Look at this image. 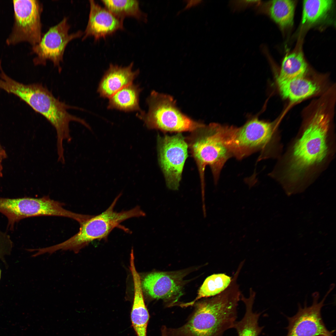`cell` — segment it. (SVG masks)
Returning a JSON list of instances; mask_svg holds the SVG:
<instances>
[{"instance_id":"obj_1","label":"cell","mask_w":336,"mask_h":336,"mask_svg":"<svg viewBox=\"0 0 336 336\" xmlns=\"http://www.w3.org/2000/svg\"><path fill=\"white\" fill-rule=\"evenodd\" d=\"M233 277L228 287L212 298L197 303L187 322L176 329H168V336H222L233 328L241 293Z\"/></svg>"},{"instance_id":"obj_2","label":"cell","mask_w":336,"mask_h":336,"mask_svg":"<svg viewBox=\"0 0 336 336\" xmlns=\"http://www.w3.org/2000/svg\"><path fill=\"white\" fill-rule=\"evenodd\" d=\"M0 88L17 96L36 112L43 115L54 127L57 133V152L64 151V141L70 142L69 124L76 121L88 128L89 125L84 120L70 114L67 110L75 108L55 98L46 87L40 83L25 84L7 75L0 80Z\"/></svg>"},{"instance_id":"obj_3","label":"cell","mask_w":336,"mask_h":336,"mask_svg":"<svg viewBox=\"0 0 336 336\" xmlns=\"http://www.w3.org/2000/svg\"><path fill=\"white\" fill-rule=\"evenodd\" d=\"M330 120L326 113L318 108L292 148L286 177L295 182L325 161L329 153Z\"/></svg>"},{"instance_id":"obj_4","label":"cell","mask_w":336,"mask_h":336,"mask_svg":"<svg viewBox=\"0 0 336 336\" xmlns=\"http://www.w3.org/2000/svg\"><path fill=\"white\" fill-rule=\"evenodd\" d=\"M229 126L215 123L204 124L185 138L198 170L202 199L205 198L206 166L210 167L216 184L225 163L233 156L228 138Z\"/></svg>"},{"instance_id":"obj_5","label":"cell","mask_w":336,"mask_h":336,"mask_svg":"<svg viewBox=\"0 0 336 336\" xmlns=\"http://www.w3.org/2000/svg\"><path fill=\"white\" fill-rule=\"evenodd\" d=\"M121 195V194H119L109 208L102 213L90 215L80 225L79 231L74 236L60 243L48 247L47 252L52 254L58 250H69L78 253L91 241L107 238L116 227L129 232V230L120 223L131 218L144 217L146 213L138 206L128 210L115 211L114 208Z\"/></svg>"},{"instance_id":"obj_6","label":"cell","mask_w":336,"mask_h":336,"mask_svg":"<svg viewBox=\"0 0 336 336\" xmlns=\"http://www.w3.org/2000/svg\"><path fill=\"white\" fill-rule=\"evenodd\" d=\"M147 113L142 111L137 116L149 129L164 132H191L204 124L183 113L171 96L153 91L147 98Z\"/></svg>"},{"instance_id":"obj_7","label":"cell","mask_w":336,"mask_h":336,"mask_svg":"<svg viewBox=\"0 0 336 336\" xmlns=\"http://www.w3.org/2000/svg\"><path fill=\"white\" fill-rule=\"evenodd\" d=\"M274 124L254 117L240 127L231 126L229 139L233 156L241 159L255 152L264 151L273 137Z\"/></svg>"},{"instance_id":"obj_8","label":"cell","mask_w":336,"mask_h":336,"mask_svg":"<svg viewBox=\"0 0 336 336\" xmlns=\"http://www.w3.org/2000/svg\"><path fill=\"white\" fill-rule=\"evenodd\" d=\"M158 161L167 187L179 189L182 173L188 157V146L181 133L157 137Z\"/></svg>"},{"instance_id":"obj_9","label":"cell","mask_w":336,"mask_h":336,"mask_svg":"<svg viewBox=\"0 0 336 336\" xmlns=\"http://www.w3.org/2000/svg\"><path fill=\"white\" fill-rule=\"evenodd\" d=\"M14 23L6 40L8 45L26 42L32 46L40 41L42 35L41 15L42 5L36 0L13 1Z\"/></svg>"},{"instance_id":"obj_10","label":"cell","mask_w":336,"mask_h":336,"mask_svg":"<svg viewBox=\"0 0 336 336\" xmlns=\"http://www.w3.org/2000/svg\"><path fill=\"white\" fill-rule=\"evenodd\" d=\"M70 28L68 18L65 17L42 36L40 42L32 47V52L36 55L33 60L35 65H45L47 61L49 60L60 72V63L63 61L67 44L72 40L83 35L81 30L69 34Z\"/></svg>"},{"instance_id":"obj_11","label":"cell","mask_w":336,"mask_h":336,"mask_svg":"<svg viewBox=\"0 0 336 336\" xmlns=\"http://www.w3.org/2000/svg\"><path fill=\"white\" fill-rule=\"evenodd\" d=\"M334 286L331 285L322 299L319 301L318 292L312 295V304L307 306L298 305L296 313L288 317V332L286 336H334L333 331L328 330L325 326L321 315V310L328 296Z\"/></svg>"},{"instance_id":"obj_12","label":"cell","mask_w":336,"mask_h":336,"mask_svg":"<svg viewBox=\"0 0 336 336\" xmlns=\"http://www.w3.org/2000/svg\"><path fill=\"white\" fill-rule=\"evenodd\" d=\"M89 3L88 21L83 32V40L93 36L95 41H97L124 29V19L114 15L94 0H90Z\"/></svg>"},{"instance_id":"obj_13","label":"cell","mask_w":336,"mask_h":336,"mask_svg":"<svg viewBox=\"0 0 336 336\" xmlns=\"http://www.w3.org/2000/svg\"><path fill=\"white\" fill-rule=\"evenodd\" d=\"M180 276L168 273H151L144 278L142 287L152 298L170 299L181 294L182 278Z\"/></svg>"},{"instance_id":"obj_14","label":"cell","mask_w":336,"mask_h":336,"mask_svg":"<svg viewBox=\"0 0 336 336\" xmlns=\"http://www.w3.org/2000/svg\"><path fill=\"white\" fill-rule=\"evenodd\" d=\"M133 63L126 67L111 63L99 84L97 92L100 97L109 98L124 87L132 83L139 73L133 71Z\"/></svg>"},{"instance_id":"obj_15","label":"cell","mask_w":336,"mask_h":336,"mask_svg":"<svg viewBox=\"0 0 336 336\" xmlns=\"http://www.w3.org/2000/svg\"><path fill=\"white\" fill-rule=\"evenodd\" d=\"M132 274L134 296L130 313L131 324L137 336H147L150 316L145 303L140 276L137 271L133 272Z\"/></svg>"},{"instance_id":"obj_16","label":"cell","mask_w":336,"mask_h":336,"mask_svg":"<svg viewBox=\"0 0 336 336\" xmlns=\"http://www.w3.org/2000/svg\"><path fill=\"white\" fill-rule=\"evenodd\" d=\"M276 79L282 96L292 102L310 96L318 92L320 89L316 83L304 77L283 79L277 77Z\"/></svg>"},{"instance_id":"obj_17","label":"cell","mask_w":336,"mask_h":336,"mask_svg":"<svg viewBox=\"0 0 336 336\" xmlns=\"http://www.w3.org/2000/svg\"><path fill=\"white\" fill-rule=\"evenodd\" d=\"M295 2L291 0H275L256 7L258 12H266L282 28L291 26L293 23Z\"/></svg>"},{"instance_id":"obj_18","label":"cell","mask_w":336,"mask_h":336,"mask_svg":"<svg viewBox=\"0 0 336 336\" xmlns=\"http://www.w3.org/2000/svg\"><path fill=\"white\" fill-rule=\"evenodd\" d=\"M141 91L138 85L133 83L124 87L109 98L108 108L125 112H141L139 105V96Z\"/></svg>"},{"instance_id":"obj_19","label":"cell","mask_w":336,"mask_h":336,"mask_svg":"<svg viewBox=\"0 0 336 336\" xmlns=\"http://www.w3.org/2000/svg\"><path fill=\"white\" fill-rule=\"evenodd\" d=\"M255 293L253 291H250V296L246 298L241 296V300L245 306V312L242 319L236 321L233 328L237 332L238 336H259L262 332L263 326H260L258 320L260 313L254 312L253 306Z\"/></svg>"},{"instance_id":"obj_20","label":"cell","mask_w":336,"mask_h":336,"mask_svg":"<svg viewBox=\"0 0 336 336\" xmlns=\"http://www.w3.org/2000/svg\"><path fill=\"white\" fill-rule=\"evenodd\" d=\"M101 2L108 10L116 16L124 19L126 16L134 17L146 22L147 14L142 12L136 0H102Z\"/></svg>"},{"instance_id":"obj_21","label":"cell","mask_w":336,"mask_h":336,"mask_svg":"<svg viewBox=\"0 0 336 336\" xmlns=\"http://www.w3.org/2000/svg\"><path fill=\"white\" fill-rule=\"evenodd\" d=\"M334 3L332 0L303 1L302 23L312 25L319 22L328 15Z\"/></svg>"},{"instance_id":"obj_22","label":"cell","mask_w":336,"mask_h":336,"mask_svg":"<svg viewBox=\"0 0 336 336\" xmlns=\"http://www.w3.org/2000/svg\"><path fill=\"white\" fill-rule=\"evenodd\" d=\"M307 70V65L302 53L299 51L294 52L284 57L278 77L283 79L303 77Z\"/></svg>"},{"instance_id":"obj_23","label":"cell","mask_w":336,"mask_h":336,"mask_svg":"<svg viewBox=\"0 0 336 336\" xmlns=\"http://www.w3.org/2000/svg\"><path fill=\"white\" fill-rule=\"evenodd\" d=\"M231 280V277L224 273L212 274L205 280L199 290L197 297L194 301L180 306L184 307L192 306L201 298L217 295L228 287Z\"/></svg>"},{"instance_id":"obj_24","label":"cell","mask_w":336,"mask_h":336,"mask_svg":"<svg viewBox=\"0 0 336 336\" xmlns=\"http://www.w3.org/2000/svg\"><path fill=\"white\" fill-rule=\"evenodd\" d=\"M13 245L10 236L0 229V259L3 263L6 262L5 257L11 254Z\"/></svg>"},{"instance_id":"obj_25","label":"cell","mask_w":336,"mask_h":336,"mask_svg":"<svg viewBox=\"0 0 336 336\" xmlns=\"http://www.w3.org/2000/svg\"><path fill=\"white\" fill-rule=\"evenodd\" d=\"M233 7L236 9H244L247 7L255 5L258 6L261 3L259 0L235 1L231 2Z\"/></svg>"},{"instance_id":"obj_26","label":"cell","mask_w":336,"mask_h":336,"mask_svg":"<svg viewBox=\"0 0 336 336\" xmlns=\"http://www.w3.org/2000/svg\"><path fill=\"white\" fill-rule=\"evenodd\" d=\"M187 3L185 8L183 9L184 11L188 9H189L191 7L196 6L200 3L202 1L201 0H187L186 1Z\"/></svg>"},{"instance_id":"obj_27","label":"cell","mask_w":336,"mask_h":336,"mask_svg":"<svg viewBox=\"0 0 336 336\" xmlns=\"http://www.w3.org/2000/svg\"><path fill=\"white\" fill-rule=\"evenodd\" d=\"M6 157V155H0V178L2 177V167L1 164L2 161L3 159L5 158Z\"/></svg>"},{"instance_id":"obj_28","label":"cell","mask_w":336,"mask_h":336,"mask_svg":"<svg viewBox=\"0 0 336 336\" xmlns=\"http://www.w3.org/2000/svg\"><path fill=\"white\" fill-rule=\"evenodd\" d=\"M161 336H168L167 332V328L165 326H163L161 329Z\"/></svg>"},{"instance_id":"obj_29","label":"cell","mask_w":336,"mask_h":336,"mask_svg":"<svg viewBox=\"0 0 336 336\" xmlns=\"http://www.w3.org/2000/svg\"><path fill=\"white\" fill-rule=\"evenodd\" d=\"M0 155H6L5 151L0 147Z\"/></svg>"},{"instance_id":"obj_30","label":"cell","mask_w":336,"mask_h":336,"mask_svg":"<svg viewBox=\"0 0 336 336\" xmlns=\"http://www.w3.org/2000/svg\"><path fill=\"white\" fill-rule=\"evenodd\" d=\"M1 270L0 269V278H1Z\"/></svg>"}]
</instances>
